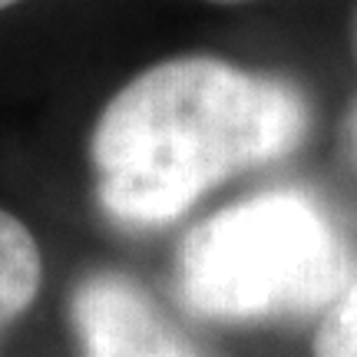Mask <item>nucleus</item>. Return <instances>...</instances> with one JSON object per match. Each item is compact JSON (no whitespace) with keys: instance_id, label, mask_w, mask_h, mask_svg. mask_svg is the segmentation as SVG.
I'll use <instances>...</instances> for the list:
<instances>
[{"instance_id":"2","label":"nucleus","mask_w":357,"mask_h":357,"mask_svg":"<svg viewBox=\"0 0 357 357\" xmlns=\"http://www.w3.org/2000/svg\"><path fill=\"white\" fill-rule=\"evenodd\" d=\"M351 278L344 231L314 195L288 185L202 218L176 255L178 301L222 324L321 314Z\"/></svg>"},{"instance_id":"6","label":"nucleus","mask_w":357,"mask_h":357,"mask_svg":"<svg viewBox=\"0 0 357 357\" xmlns=\"http://www.w3.org/2000/svg\"><path fill=\"white\" fill-rule=\"evenodd\" d=\"M13 3H20V0H0V10H10Z\"/></svg>"},{"instance_id":"5","label":"nucleus","mask_w":357,"mask_h":357,"mask_svg":"<svg viewBox=\"0 0 357 357\" xmlns=\"http://www.w3.org/2000/svg\"><path fill=\"white\" fill-rule=\"evenodd\" d=\"M314 357H357V275L331 305L321 311L314 331Z\"/></svg>"},{"instance_id":"4","label":"nucleus","mask_w":357,"mask_h":357,"mask_svg":"<svg viewBox=\"0 0 357 357\" xmlns=\"http://www.w3.org/2000/svg\"><path fill=\"white\" fill-rule=\"evenodd\" d=\"M43 281V255L17 215L0 208V337L13 321L26 314Z\"/></svg>"},{"instance_id":"1","label":"nucleus","mask_w":357,"mask_h":357,"mask_svg":"<svg viewBox=\"0 0 357 357\" xmlns=\"http://www.w3.org/2000/svg\"><path fill=\"white\" fill-rule=\"evenodd\" d=\"M307 126L311 106L291 79L205 53L172 56L102 106L89 139L96 199L129 229L169 225L245 169L291 155Z\"/></svg>"},{"instance_id":"3","label":"nucleus","mask_w":357,"mask_h":357,"mask_svg":"<svg viewBox=\"0 0 357 357\" xmlns=\"http://www.w3.org/2000/svg\"><path fill=\"white\" fill-rule=\"evenodd\" d=\"M79 357H205L149 291L119 271H93L70 305Z\"/></svg>"}]
</instances>
